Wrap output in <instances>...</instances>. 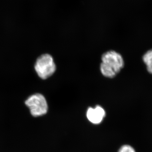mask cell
<instances>
[{"instance_id":"5","label":"cell","mask_w":152,"mask_h":152,"mask_svg":"<svg viewBox=\"0 0 152 152\" xmlns=\"http://www.w3.org/2000/svg\"><path fill=\"white\" fill-rule=\"evenodd\" d=\"M143 60L146 65L148 71L152 74V50L145 54L143 57Z\"/></svg>"},{"instance_id":"6","label":"cell","mask_w":152,"mask_h":152,"mask_svg":"<svg viewBox=\"0 0 152 152\" xmlns=\"http://www.w3.org/2000/svg\"><path fill=\"white\" fill-rule=\"evenodd\" d=\"M119 152H135L133 148L129 145H126L123 146L120 149Z\"/></svg>"},{"instance_id":"3","label":"cell","mask_w":152,"mask_h":152,"mask_svg":"<svg viewBox=\"0 0 152 152\" xmlns=\"http://www.w3.org/2000/svg\"><path fill=\"white\" fill-rule=\"evenodd\" d=\"M25 104L34 117L43 115L48 112V104L46 99L41 94H36L30 96L25 101Z\"/></svg>"},{"instance_id":"1","label":"cell","mask_w":152,"mask_h":152,"mask_svg":"<svg viewBox=\"0 0 152 152\" xmlns=\"http://www.w3.org/2000/svg\"><path fill=\"white\" fill-rule=\"evenodd\" d=\"M100 65L101 73L106 77L113 78L124 66L121 55L115 51H109L102 56Z\"/></svg>"},{"instance_id":"4","label":"cell","mask_w":152,"mask_h":152,"mask_svg":"<svg viewBox=\"0 0 152 152\" xmlns=\"http://www.w3.org/2000/svg\"><path fill=\"white\" fill-rule=\"evenodd\" d=\"M105 115V112L100 106H97L95 108H89L87 113L88 119L94 124H99Z\"/></svg>"},{"instance_id":"2","label":"cell","mask_w":152,"mask_h":152,"mask_svg":"<svg viewBox=\"0 0 152 152\" xmlns=\"http://www.w3.org/2000/svg\"><path fill=\"white\" fill-rule=\"evenodd\" d=\"M35 70L38 75L42 80H46L53 75L56 66L53 59L48 54L42 55L36 61Z\"/></svg>"}]
</instances>
